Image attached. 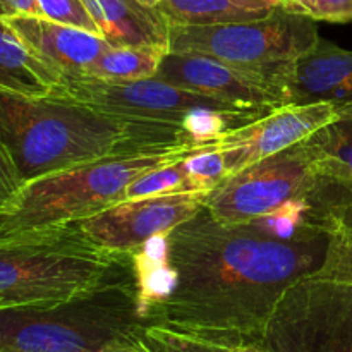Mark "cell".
Segmentation results:
<instances>
[{"label": "cell", "instance_id": "1", "mask_svg": "<svg viewBox=\"0 0 352 352\" xmlns=\"http://www.w3.org/2000/svg\"><path fill=\"white\" fill-rule=\"evenodd\" d=\"M302 203L246 223L203 206L165 248L136 256L141 311L162 325L226 347L261 344L282 296L313 277L332 236L305 222Z\"/></svg>", "mask_w": 352, "mask_h": 352}, {"label": "cell", "instance_id": "2", "mask_svg": "<svg viewBox=\"0 0 352 352\" xmlns=\"http://www.w3.org/2000/svg\"><path fill=\"white\" fill-rule=\"evenodd\" d=\"M0 143L24 182L86 162L196 144L182 127L100 112L81 103L31 98L0 88Z\"/></svg>", "mask_w": 352, "mask_h": 352}, {"label": "cell", "instance_id": "3", "mask_svg": "<svg viewBox=\"0 0 352 352\" xmlns=\"http://www.w3.org/2000/svg\"><path fill=\"white\" fill-rule=\"evenodd\" d=\"M144 325L133 265L65 301L0 309V352H103Z\"/></svg>", "mask_w": 352, "mask_h": 352}, {"label": "cell", "instance_id": "4", "mask_svg": "<svg viewBox=\"0 0 352 352\" xmlns=\"http://www.w3.org/2000/svg\"><path fill=\"white\" fill-rule=\"evenodd\" d=\"M196 144L86 162L24 182L14 201L0 213V239L65 227L96 215L127 199L131 182L182 160Z\"/></svg>", "mask_w": 352, "mask_h": 352}, {"label": "cell", "instance_id": "5", "mask_svg": "<svg viewBox=\"0 0 352 352\" xmlns=\"http://www.w3.org/2000/svg\"><path fill=\"white\" fill-rule=\"evenodd\" d=\"M133 265L72 226L0 239V309L65 301Z\"/></svg>", "mask_w": 352, "mask_h": 352}, {"label": "cell", "instance_id": "6", "mask_svg": "<svg viewBox=\"0 0 352 352\" xmlns=\"http://www.w3.org/2000/svg\"><path fill=\"white\" fill-rule=\"evenodd\" d=\"M50 96L113 116L172 124L189 133L195 143L248 126L270 113L243 109L158 78L109 82L88 76H74L62 79Z\"/></svg>", "mask_w": 352, "mask_h": 352}, {"label": "cell", "instance_id": "7", "mask_svg": "<svg viewBox=\"0 0 352 352\" xmlns=\"http://www.w3.org/2000/svg\"><path fill=\"white\" fill-rule=\"evenodd\" d=\"M316 21L287 7L268 16L212 26L170 24V52L196 54L256 71L292 62L320 40Z\"/></svg>", "mask_w": 352, "mask_h": 352}, {"label": "cell", "instance_id": "8", "mask_svg": "<svg viewBox=\"0 0 352 352\" xmlns=\"http://www.w3.org/2000/svg\"><path fill=\"white\" fill-rule=\"evenodd\" d=\"M318 170L320 158L306 138L227 177L206 195L203 206L219 222H253L305 201Z\"/></svg>", "mask_w": 352, "mask_h": 352}, {"label": "cell", "instance_id": "9", "mask_svg": "<svg viewBox=\"0 0 352 352\" xmlns=\"http://www.w3.org/2000/svg\"><path fill=\"white\" fill-rule=\"evenodd\" d=\"M261 346L267 352H352V285L299 280L282 296Z\"/></svg>", "mask_w": 352, "mask_h": 352}, {"label": "cell", "instance_id": "10", "mask_svg": "<svg viewBox=\"0 0 352 352\" xmlns=\"http://www.w3.org/2000/svg\"><path fill=\"white\" fill-rule=\"evenodd\" d=\"M206 191L124 199L96 215L71 223L93 244L110 253L134 254L151 239L168 236L205 205Z\"/></svg>", "mask_w": 352, "mask_h": 352}, {"label": "cell", "instance_id": "11", "mask_svg": "<svg viewBox=\"0 0 352 352\" xmlns=\"http://www.w3.org/2000/svg\"><path fill=\"white\" fill-rule=\"evenodd\" d=\"M280 67L256 71L205 55L168 52L155 78L243 109L274 112L287 107Z\"/></svg>", "mask_w": 352, "mask_h": 352}, {"label": "cell", "instance_id": "12", "mask_svg": "<svg viewBox=\"0 0 352 352\" xmlns=\"http://www.w3.org/2000/svg\"><path fill=\"white\" fill-rule=\"evenodd\" d=\"M337 116L339 107L332 103L287 105L248 126L236 127L212 140L201 141L198 146L222 151L227 162V177H230L263 158L301 143L336 120Z\"/></svg>", "mask_w": 352, "mask_h": 352}, {"label": "cell", "instance_id": "13", "mask_svg": "<svg viewBox=\"0 0 352 352\" xmlns=\"http://www.w3.org/2000/svg\"><path fill=\"white\" fill-rule=\"evenodd\" d=\"M280 81L287 105H347L352 102V50L320 36L315 47L282 65Z\"/></svg>", "mask_w": 352, "mask_h": 352}, {"label": "cell", "instance_id": "14", "mask_svg": "<svg viewBox=\"0 0 352 352\" xmlns=\"http://www.w3.org/2000/svg\"><path fill=\"white\" fill-rule=\"evenodd\" d=\"M40 60L64 78L88 74L96 60L112 45L100 34L57 23L47 17H3Z\"/></svg>", "mask_w": 352, "mask_h": 352}, {"label": "cell", "instance_id": "15", "mask_svg": "<svg viewBox=\"0 0 352 352\" xmlns=\"http://www.w3.org/2000/svg\"><path fill=\"white\" fill-rule=\"evenodd\" d=\"M112 47L170 52V23L153 6L141 0H81Z\"/></svg>", "mask_w": 352, "mask_h": 352}, {"label": "cell", "instance_id": "16", "mask_svg": "<svg viewBox=\"0 0 352 352\" xmlns=\"http://www.w3.org/2000/svg\"><path fill=\"white\" fill-rule=\"evenodd\" d=\"M305 222L352 244V174L320 162L305 198Z\"/></svg>", "mask_w": 352, "mask_h": 352}, {"label": "cell", "instance_id": "17", "mask_svg": "<svg viewBox=\"0 0 352 352\" xmlns=\"http://www.w3.org/2000/svg\"><path fill=\"white\" fill-rule=\"evenodd\" d=\"M60 82L62 76L40 60L0 17V88L31 98H45Z\"/></svg>", "mask_w": 352, "mask_h": 352}, {"label": "cell", "instance_id": "18", "mask_svg": "<svg viewBox=\"0 0 352 352\" xmlns=\"http://www.w3.org/2000/svg\"><path fill=\"white\" fill-rule=\"evenodd\" d=\"M158 10L170 24L179 26H212V24L241 23L268 16L272 12H256L237 7L230 0H160Z\"/></svg>", "mask_w": 352, "mask_h": 352}, {"label": "cell", "instance_id": "19", "mask_svg": "<svg viewBox=\"0 0 352 352\" xmlns=\"http://www.w3.org/2000/svg\"><path fill=\"white\" fill-rule=\"evenodd\" d=\"M165 55L150 48L110 47L85 76L109 82L155 78Z\"/></svg>", "mask_w": 352, "mask_h": 352}, {"label": "cell", "instance_id": "20", "mask_svg": "<svg viewBox=\"0 0 352 352\" xmlns=\"http://www.w3.org/2000/svg\"><path fill=\"white\" fill-rule=\"evenodd\" d=\"M320 162L352 174V102L339 107L336 120L308 138Z\"/></svg>", "mask_w": 352, "mask_h": 352}, {"label": "cell", "instance_id": "21", "mask_svg": "<svg viewBox=\"0 0 352 352\" xmlns=\"http://www.w3.org/2000/svg\"><path fill=\"white\" fill-rule=\"evenodd\" d=\"M192 191H196V189L192 188L184 164H182V160H179L146 172L136 181L131 182V186L127 188V199Z\"/></svg>", "mask_w": 352, "mask_h": 352}, {"label": "cell", "instance_id": "22", "mask_svg": "<svg viewBox=\"0 0 352 352\" xmlns=\"http://www.w3.org/2000/svg\"><path fill=\"white\" fill-rule=\"evenodd\" d=\"M138 339L150 352H230L232 349L162 325H144L138 332Z\"/></svg>", "mask_w": 352, "mask_h": 352}, {"label": "cell", "instance_id": "23", "mask_svg": "<svg viewBox=\"0 0 352 352\" xmlns=\"http://www.w3.org/2000/svg\"><path fill=\"white\" fill-rule=\"evenodd\" d=\"M182 164L196 191L210 192L227 179L226 157L222 151L213 148H201L196 144V150L186 155Z\"/></svg>", "mask_w": 352, "mask_h": 352}, {"label": "cell", "instance_id": "24", "mask_svg": "<svg viewBox=\"0 0 352 352\" xmlns=\"http://www.w3.org/2000/svg\"><path fill=\"white\" fill-rule=\"evenodd\" d=\"M38 2H40L43 17H47V19L69 24V26L79 28V30L102 36L98 26L91 19L81 0H38Z\"/></svg>", "mask_w": 352, "mask_h": 352}, {"label": "cell", "instance_id": "25", "mask_svg": "<svg viewBox=\"0 0 352 352\" xmlns=\"http://www.w3.org/2000/svg\"><path fill=\"white\" fill-rule=\"evenodd\" d=\"M284 7L315 21L351 23L352 0H285Z\"/></svg>", "mask_w": 352, "mask_h": 352}, {"label": "cell", "instance_id": "26", "mask_svg": "<svg viewBox=\"0 0 352 352\" xmlns=\"http://www.w3.org/2000/svg\"><path fill=\"white\" fill-rule=\"evenodd\" d=\"M315 278L346 282L352 285V244L332 237L322 268L313 275Z\"/></svg>", "mask_w": 352, "mask_h": 352}, {"label": "cell", "instance_id": "27", "mask_svg": "<svg viewBox=\"0 0 352 352\" xmlns=\"http://www.w3.org/2000/svg\"><path fill=\"white\" fill-rule=\"evenodd\" d=\"M23 186L24 179L19 168L16 167L7 148L0 143V213L14 201Z\"/></svg>", "mask_w": 352, "mask_h": 352}, {"label": "cell", "instance_id": "28", "mask_svg": "<svg viewBox=\"0 0 352 352\" xmlns=\"http://www.w3.org/2000/svg\"><path fill=\"white\" fill-rule=\"evenodd\" d=\"M3 10L6 16H34L43 17L41 7L38 0H3Z\"/></svg>", "mask_w": 352, "mask_h": 352}, {"label": "cell", "instance_id": "29", "mask_svg": "<svg viewBox=\"0 0 352 352\" xmlns=\"http://www.w3.org/2000/svg\"><path fill=\"white\" fill-rule=\"evenodd\" d=\"M237 7L246 10H256V12H270L284 6V0H230Z\"/></svg>", "mask_w": 352, "mask_h": 352}, {"label": "cell", "instance_id": "30", "mask_svg": "<svg viewBox=\"0 0 352 352\" xmlns=\"http://www.w3.org/2000/svg\"><path fill=\"white\" fill-rule=\"evenodd\" d=\"M103 352H150L143 344L140 342V339L136 337H131V339L117 340V342H112L110 346H107Z\"/></svg>", "mask_w": 352, "mask_h": 352}, {"label": "cell", "instance_id": "31", "mask_svg": "<svg viewBox=\"0 0 352 352\" xmlns=\"http://www.w3.org/2000/svg\"><path fill=\"white\" fill-rule=\"evenodd\" d=\"M230 352H267L263 349L261 344H250V346H239V347H232Z\"/></svg>", "mask_w": 352, "mask_h": 352}, {"label": "cell", "instance_id": "32", "mask_svg": "<svg viewBox=\"0 0 352 352\" xmlns=\"http://www.w3.org/2000/svg\"><path fill=\"white\" fill-rule=\"evenodd\" d=\"M141 2H143V3H148V6H157V3L158 2H160V0H141Z\"/></svg>", "mask_w": 352, "mask_h": 352}, {"label": "cell", "instance_id": "33", "mask_svg": "<svg viewBox=\"0 0 352 352\" xmlns=\"http://www.w3.org/2000/svg\"><path fill=\"white\" fill-rule=\"evenodd\" d=\"M6 16V10H3V0H0V17Z\"/></svg>", "mask_w": 352, "mask_h": 352}, {"label": "cell", "instance_id": "34", "mask_svg": "<svg viewBox=\"0 0 352 352\" xmlns=\"http://www.w3.org/2000/svg\"><path fill=\"white\" fill-rule=\"evenodd\" d=\"M284 2H285V0H284Z\"/></svg>", "mask_w": 352, "mask_h": 352}]
</instances>
